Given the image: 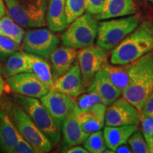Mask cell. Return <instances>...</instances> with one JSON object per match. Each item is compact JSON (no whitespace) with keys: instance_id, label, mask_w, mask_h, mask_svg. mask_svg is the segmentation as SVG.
<instances>
[{"instance_id":"obj_16","label":"cell","mask_w":153,"mask_h":153,"mask_svg":"<svg viewBox=\"0 0 153 153\" xmlns=\"http://www.w3.org/2000/svg\"><path fill=\"white\" fill-rule=\"evenodd\" d=\"M106 107V105L99 103L85 111H79L76 107V116L82 130L90 134L104 128Z\"/></svg>"},{"instance_id":"obj_20","label":"cell","mask_w":153,"mask_h":153,"mask_svg":"<svg viewBox=\"0 0 153 153\" xmlns=\"http://www.w3.org/2000/svg\"><path fill=\"white\" fill-rule=\"evenodd\" d=\"M137 11L133 0H106L103 11L95 16L98 20H105L135 14Z\"/></svg>"},{"instance_id":"obj_27","label":"cell","mask_w":153,"mask_h":153,"mask_svg":"<svg viewBox=\"0 0 153 153\" xmlns=\"http://www.w3.org/2000/svg\"><path fill=\"white\" fill-rule=\"evenodd\" d=\"M85 11V0H66L65 14L68 24L83 14Z\"/></svg>"},{"instance_id":"obj_28","label":"cell","mask_w":153,"mask_h":153,"mask_svg":"<svg viewBox=\"0 0 153 153\" xmlns=\"http://www.w3.org/2000/svg\"><path fill=\"white\" fill-rule=\"evenodd\" d=\"M132 152L135 153H149V148L146 139L142 131H137L132 134L128 140Z\"/></svg>"},{"instance_id":"obj_8","label":"cell","mask_w":153,"mask_h":153,"mask_svg":"<svg viewBox=\"0 0 153 153\" xmlns=\"http://www.w3.org/2000/svg\"><path fill=\"white\" fill-rule=\"evenodd\" d=\"M108 55V50L98 44H92L82 48L77 52L76 58L81 70L84 91H85L86 88L89 87L97 72L107 62Z\"/></svg>"},{"instance_id":"obj_37","label":"cell","mask_w":153,"mask_h":153,"mask_svg":"<svg viewBox=\"0 0 153 153\" xmlns=\"http://www.w3.org/2000/svg\"><path fill=\"white\" fill-rule=\"evenodd\" d=\"M127 144V143H126ZM126 144H123V145H120L118 148L116 149V152H122V153H129V152H132V150L131 148H129L128 146Z\"/></svg>"},{"instance_id":"obj_34","label":"cell","mask_w":153,"mask_h":153,"mask_svg":"<svg viewBox=\"0 0 153 153\" xmlns=\"http://www.w3.org/2000/svg\"><path fill=\"white\" fill-rule=\"evenodd\" d=\"M141 113L144 116L153 117V91L145 101L141 109Z\"/></svg>"},{"instance_id":"obj_13","label":"cell","mask_w":153,"mask_h":153,"mask_svg":"<svg viewBox=\"0 0 153 153\" xmlns=\"http://www.w3.org/2000/svg\"><path fill=\"white\" fill-rule=\"evenodd\" d=\"M87 91H94L99 96L101 103L108 106L122 94V91L112 83L102 69L94 76Z\"/></svg>"},{"instance_id":"obj_10","label":"cell","mask_w":153,"mask_h":153,"mask_svg":"<svg viewBox=\"0 0 153 153\" xmlns=\"http://www.w3.org/2000/svg\"><path fill=\"white\" fill-rule=\"evenodd\" d=\"M142 113L124 97H119L106 107L105 125H138Z\"/></svg>"},{"instance_id":"obj_1","label":"cell","mask_w":153,"mask_h":153,"mask_svg":"<svg viewBox=\"0 0 153 153\" xmlns=\"http://www.w3.org/2000/svg\"><path fill=\"white\" fill-rule=\"evenodd\" d=\"M153 50V19L142 21L111 52L110 61L114 65H126Z\"/></svg>"},{"instance_id":"obj_36","label":"cell","mask_w":153,"mask_h":153,"mask_svg":"<svg viewBox=\"0 0 153 153\" xmlns=\"http://www.w3.org/2000/svg\"><path fill=\"white\" fill-rule=\"evenodd\" d=\"M149 148V153H153V133L145 136Z\"/></svg>"},{"instance_id":"obj_4","label":"cell","mask_w":153,"mask_h":153,"mask_svg":"<svg viewBox=\"0 0 153 153\" xmlns=\"http://www.w3.org/2000/svg\"><path fill=\"white\" fill-rule=\"evenodd\" d=\"M142 22V16L135 14L109 19L99 23L97 43L106 50L116 47Z\"/></svg>"},{"instance_id":"obj_14","label":"cell","mask_w":153,"mask_h":153,"mask_svg":"<svg viewBox=\"0 0 153 153\" xmlns=\"http://www.w3.org/2000/svg\"><path fill=\"white\" fill-rule=\"evenodd\" d=\"M55 89L71 97H76L84 93L82 76L77 60H75L68 72L55 80Z\"/></svg>"},{"instance_id":"obj_30","label":"cell","mask_w":153,"mask_h":153,"mask_svg":"<svg viewBox=\"0 0 153 153\" xmlns=\"http://www.w3.org/2000/svg\"><path fill=\"white\" fill-rule=\"evenodd\" d=\"M99 103H101V99L97 93L94 91H87V94H84L78 99L76 104L79 111H85Z\"/></svg>"},{"instance_id":"obj_11","label":"cell","mask_w":153,"mask_h":153,"mask_svg":"<svg viewBox=\"0 0 153 153\" xmlns=\"http://www.w3.org/2000/svg\"><path fill=\"white\" fill-rule=\"evenodd\" d=\"M41 102L61 126L64 120L76 108V102L70 96L56 90H50L41 97Z\"/></svg>"},{"instance_id":"obj_7","label":"cell","mask_w":153,"mask_h":153,"mask_svg":"<svg viewBox=\"0 0 153 153\" xmlns=\"http://www.w3.org/2000/svg\"><path fill=\"white\" fill-rule=\"evenodd\" d=\"M98 19L94 15L86 13L76 18L61 36L63 45L82 48L94 43L98 33Z\"/></svg>"},{"instance_id":"obj_21","label":"cell","mask_w":153,"mask_h":153,"mask_svg":"<svg viewBox=\"0 0 153 153\" xmlns=\"http://www.w3.org/2000/svg\"><path fill=\"white\" fill-rule=\"evenodd\" d=\"M66 0H48L47 6L46 23L50 30L60 32L68 27L65 14Z\"/></svg>"},{"instance_id":"obj_29","label":"cell","mask_w":153,"mask_h":153,"mask_svg":"<svg viewBox=\"0 0 153 153\" xmlns=\"http://www.w3.org/2000/svg\"><path fill=\"white\" fill-rule=\"evenodd\" d=\"M20 49V45L16 42L9 38L0 36V60H7L10 55Z\"/></svg>"},{"instance_id":"obj_40","label":"cell","mask_w":153,"mask_h":153,"mask_svg":"<svg viewBox=\"0 0 153 153\" xmlns=\"http://www.w3.org/2000/svg\"><path fill=\"white\" fill-rule=\"evenodd\" d=\"M149 1H150V2H151L153 4V0H148Z\"/></svg>"},{"instance_id":"obj_31","label":"cell","mask_w":153,"mask_h":153,"mask_svg":"<svg viewBox=\"0 0 153 153\" xmlns=\"http://www.w3.org/2000/svg\"><path fill=\"white\" fill-rule=\"evenodd\" d=\"M8 153H37V151L21 135L17 143L9 150Z\"/></svg>"},{"instance_id":"obj_24","label":"cell","mask_w":153,"mask_h":153,"mask_svg":"<svg viewBox=\"0 0 153 153\" xmlns=\"http://www.w3.org/2000/svg\"><path fill=\"white\" fill-rule=\"evenodd\" d=\"M23 72H31L28 54L24 51H18L8 57L3 70L4 75L11 76Z\"/></svg>"},{"instance_id":"obj_3","label":"cell","mask_w":153,"mask_h":153,"mask_svg":"<svg viewBox=\"0 0 153 153\" xmlns=\"http://www.w3.org/2000/svg\"><path fill=\"white\" fill-rule=\"evenodd\" d=\"M4 107L9 113L19 133L35 148L37 153L48 152L51 150L53 145L52 143L18 103L8 101Z\"/></svg>"},{"instance_id":"obj_32","label":"cell","mask_w":153,"mask_h":153,"mask_svg":"<svg viewBox=\"0 0 153 153\" xmlns=\"http://www.w3.org/2000/svg\"><path fill=\"white\" fill-rule=\"evenodd\" d=\"M85 2L87 12L95 16L103 11L106 0H85Z\"/></svg>"},{"instance_id":"obj_35","label":"cell","mask_w":153,"mask_h":153,"mask_svg":"<svg viewBox=\"0 0 153 153\" xmlns=\"http://www.w3.org/2000/svg\"><path fill=\"white\" fill-rule=\"evenodd\" d=\"M62 152L65 153H88V151L85 147L79 146V145H74V146L70 147V148L62 149Z\"/></svg>"},{"instance_id":"obj_41","label":"cell","mask_w":153,"mask_h":153,"mask_svg":"<svg viewBox=\"0 0 153 153\" xmlns=\"http://www.w3.org/2000/svg\"><path fill=\"white\" fill-rule=\"evenodd\" d=\"M0 72H1V66H0Z\"/></svg>"},{"instance_id":"obj_18","label":"cell","mask_w":153,"mask_h":153,"mask_svg":"<svg viewBox=\"0 0 153 153\" xmlns=\"http://www.w3.org/2000/svg\"><path fill=\"white\" fill-rule=\"evenodd\" d=\"M20 135L9 113L3 107L0 109V151L9 152Z\"/></svg>"},{"instance_id":"obj_9","label":"cell","mask_w":153,"mask_h":153,"mask_svg":"<svg viewBox=\"0 0 153 153\" xmlns=\"http://www.w3.org/2000/svg\"><path fill=\"white\" fill-rule=\"evenodd\" d=\"M60 39L54 32L47 28L28 30L23 39L22 48L26 53L48 59L57 48Z\"/></svg>"},{"instance_id":"obj_26","label":"cell","mask_w":153,"mask_h":153,"mask_svg":"<svg viewBox=\"0 0 153 153\" xmlns=\"http://www.w3.org/2000/svg\"><path fill=\"white\" fill-rule=\"evenodd\" d=\"M84 147L91 153H102L106 150L103 131L101 130L90 133L84 142Z\"/></svg>"},{"instance_id":"obj_19","label":"cell","mask_w":153,"mask_h":153,"mask_svg":"<svg viewBox=\"0 0 153 153\" xmlns=\"http://www.w3.org/2000/svg\"><path fill=\"white\" fill-rule=\"evenodd\" d=\"M137 126H105L103 134L107 148L115 152L120 145L128 143V140L132 134L137 130Z\"/></svg>"},{"instance_id":"obj_33","label":"cell","mask_w":153,"mask_h":153,"mask_svg":"<svg viewBox=\"0 0 153 153\" xmlns=\"http://www.w3.org/2000/svg\"><path fill=\"white\" fill-rule=\"evenodd\" d=\"M140 122L142 126V133L145 137L153 133V117L142 114Z\"/></svg>"},{"instance_id":"obj_22","label":"cell","mask_w":153,"mask_h":153,"mask_svg":"<svg viewBox=\"0 0 153 153\" xmlns=\"http://www.w3.org/2000/svg\"><path fill=\"white\" fill-rule=\"evenodd\" d=\"M28 62L31 72L35 74L50 90H55L51 68L43 57L28 53Z\"/></svg>"},{"instance_id":"obj_38","label":"cell","mask_w":153,"mask_h":153,"mask_svg":"<svg viewBox=\"0 0 153 153\" xmlns=\"http://www.w3.org/2000/svg\"><path fill=\"white\" fill-rule=\"evenodd\" d=\"M5 8L4 5L2 2V0H0V19L5 16Z\"/></svg>"},{"instance_id":"obj_5","label":"cell","mask_w":153,"mask_h":153,"mask_svg":"<svg viewBox=\"0 0 153 153\" xmlns=\"http://www.w3.org/2000/svg\"><path fill=\"white\" fill-rule=\"evenodd\" d=\"M14 100L25 110L36 126L48 138L53 145L61 139V125L51 116L48 111L36 98L22 94L14 95Z\"/></svg>"},{"instance_id":"obj_12","label":"cell","mask_w":153,"mask_h":153,"mask_svg":"<svg viewBox=\"0 0 153 153\" xmlns=\"http://www.w3.org/2000/svg\"><path fill=\"white\" fill-rule=\"evenodd\" d=\"M7 84L14 92L33 98H41L49 91L33 72H23L9 76Z\"/></svg>"},{"instance_id":"obj_39","label":"cell","mask_w":153,"mask_h":153,"mask_svg":"<svg viewBox=\"0 0 153 153\" xmlns=\"http://www.w3.org/2000/svg\"><path fill=\"white\" fill-rule=\"evenodd\" d=\"M4 89V80L2 76H0V97L2 95Z\"/></svg>"},{"instance_id":"obj_23","label":"cell","mask_w":153,"mask_h":153,"mask_svg":"<svg viewBox=\"0 0 153 153\" xmlns=\"http://www.w3.org/2000/svg\"><path fill=\"white\" fill-rule=\"evenodd\" d=\"M101 69L106 72L112 83L121 91L125 90L131 83L127 64L110 65L106 62Z\"/></svg>"},{"instance_id":"obj_2","label":"cell","mask_w":153,"mask_h":153,"mask_svg":"<svg viewBox=\"0 0 153 153\" xmlns=\"http://www.w3.org/2000/svg\"><path fill=\"white\" fill-rule=\"evenodd\" d=\"M127 65L131 83L122 91V97L141 111L153 91V50Z\"/></svg>"},{"instance_id":"obj_25","label":"cell","mask_w":153,"mask_h":153,"mask_svg":"<svg viewBox=\"0 0 153 153\" xmlns=\"http://www.w3.org/2000/svg\"><path fill=\"white\" fill-rule=\"evenodd\" d=\"M25 31L23 28L8 16L0 19V36L9 38L20 44L24 39Z\"/></svg>"},{"instance_id":"obj_15","label":"cell","mask_w":153,"mask_h":153,"mask_svg":"<svg viewBox=\"0 0 153 153\" xmlns=\"http://www.w3.org/2000/svg\"><path fill=\"white\" fill-rule=\"evenodd\" d=\"M77 57L75 48L63 45L55 48L50 56L54 82L70 70Z\"/></svg>"},{"instance_id":"obj_6","label":"cell","mask_w":153,"mask_h":153,"mask_svg":"<svg viewBox=\"0 0 153 153\" xmlns=\"http://www.w3.org/2000/svg\"><path fill=\"white\" fill-rule=\"evenodd\" d=\"M9 16L25 28H38L46 24L47 0H5Z\"/></svg>"},{"instance_id":"obj_17","label":"cell","mask_w":153,"mask_h":153,"mask_svg":"<svg viewBox=\"0 0 153 153\" xmlns=\"http://www.w3.org/2000/svg\"><path fill=\"white\" fill-rule=\"evenodd\" d=\"M61 133L63 149L84 143L89 135L82 130L76 116L75 111L69 115L62 122Z\"/></svg>"}]
</instances>
